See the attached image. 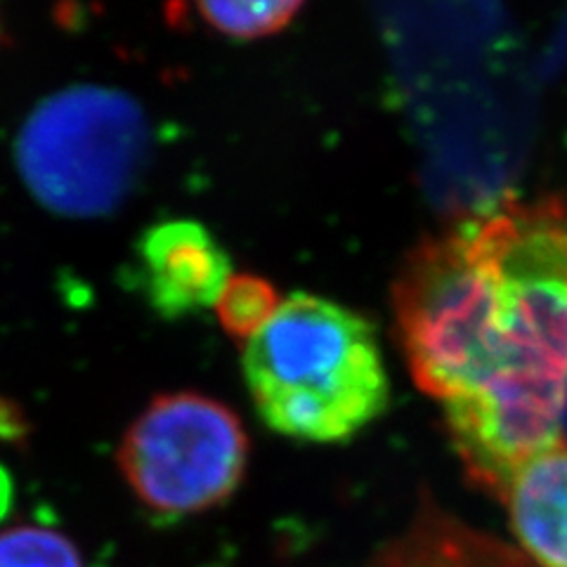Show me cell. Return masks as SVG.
Wrapping results in <instances>:
<instances>
[{"mask_svg":"<svg viewBox=\"0 0 567 567\" xmlns=\"http://www.w3.org/2000/svg\"><path fill=\"white\" fill-rule=\"evenodd\" d=\"M499 268L496 371L481 395L442 406L471 481L504 496L516 471L560 442L567 395V206L499 202L481 210Z\"/></svg>","mask_w":567,"mask_h":567,"instance_id":"1","label":"cell"},{"mask_svg":"<svg viewBox=\"0 0 567 567\" xmlns=\"http://www.w3.org/2000/svg\"><path fill=\"white\" fill-rule=\"evenodd\" d=\"M260 419L279 435L343 442L377 421L390 383L374 327L354 310L291 293L244 348Z\"/></svg>","mask_w":567,"mask_h":567,"instance_id":"2","label":"cell"},{"mask_svg":"<svg viewBox=\"0 0 567 567\" xmlns=\"http://www.w3.org/2000/svg\"><path fill=\"white\" fill-rule=\"evenodd\" d=\"M499 268L477 213L406 256L393 308L414 383L442 406L481 395L494 377Z\"/></svg>","mask_w":567,"mask_h":567,"instance_id":"3","label":"cell"},{"mask_svg":"<svg viewBox=\"0 0 567 567\" xmlns=\"http://www.w3.org/2000/svg\"><path fill=\"white\" fill-rule=\"evenodd\" d=\"M152 131L135 97L81 83L35 104L14 142L24 187L66 218L110 216L131 197Z\"/></svg>","mask_w":567,"mask_h":567,"instance_id":"4","label":"cell"},{"mask_svg":"<svg viewBox=\"0 0 567 567\" xmlns=\"http://www.w3.org/2000/svg\"><path fill=\"white\" fill-rule=\"evenodd\" d=\"M116 464L154 516H197L225 504L241 485L248 437L227 404L202 393H168L131 423Z\"/></svg>","mask_w":567,"mask_h":567,"instance_id":"5","label":"cell"},{"mask_svg":"<svg viewBox=\"0 0 567 567\" xmlns=\"http://www.w3.org/2000/svg\"><path fill=\"white\" fill-rule=\"evenodd\" d=\"M137 281L147 303L164 319L216 308L233 262L223 244L197 220H166L135 244Z\"/></svg>","mask_w":567,"mask_h":567,"instance_id":"6","label":"cell"},{"mask_svg":"<svg viewBox=\"0 0 567 567\" xmlns=\"http://www.w3.org/2000/svg\"><path fill=\"white\" fill-rule=\"evenodd\" d=\"M502 502L529 563L567 567V445L556 442L525 461Z\"/></svg>","mask_w":567,"mask_h":567,"instance_id":"7","label":"cell"},{"mask_svg":"<svg viewBox=\"0 0 567 567\" xmlns=\"http://www.w3.org/2000/svg\"><path fill=\"white\" fill-rule=\"evenodd\" d=\"M364 567H529L516 551L440 508L429 494L412 523Z\"/></svg>","mask_w":567,"mask_h":567,"instance_id":"8","label":"cell"},{"mask_svg":"<svg viewBox=\"0 0 567 567\" xmlns=\"http://www.w3.org/2000/svg\"><path fill=\"white\" fill-rule=\"evenodd\" d=\"M281 296L268 279L256 275H233L216 303L223 329L235 341H251L270 322L281 306Z\"/></svg>","mask_w":567,"mask_h":567,"instance_id":"9","label":"cell"},{"mask_svg":"<svg viewBox=\"0 0 567 567\" xmlns=\"http://www.w3.org/2000/svg\"><path fill=\"white\" fill-rule=\"evenodd\" d=\"M0 567H85L79 546L58 529L12 525L0 529Z\"/></svg>","mask_w":567,"mask_h":567,"instance_id":"10","label":"cell"},{"mask_svg":"<svg viewBox=\"0 0 567 567\" xmlns=\"http://www.w3.org/2000/svg\"><path fill=\"white\" fill-rule=\"evenodd\" d=\"M202 20L227 39L256 41L287 29L293 17L303 10L300 3L279 0V3H199Z\"/></svg>","mask_w":567,"mask_h":567,"instance_id":"11","label":"cell"},{"mask_svg":"<svg viewBox=\"0 0 567 567\" xmlns=\"http://www.w3.org/2000/svg\"><path fill=\"white\" fill-rule=\"evenodd\" d=\"M27 433V423L20 410L6 398H0V442H17Z\"/></svg>","mask_w":567,"mask_h":567,"instance_id":"12","label":"cell"},{"mask_svg":"<svg viewBox=\"0 0 567 567\" xmlns=\"http://www.w3.org/2000/svg\"><path fill=\"white\" fill-rule=\"evenodd\" d=\"M567 431V395H565V410H563V425H560V431Z\"/></svg>","mask_w":567,"mask_h":567,"instance_id":"13","label":"cell"}]
</instances>
